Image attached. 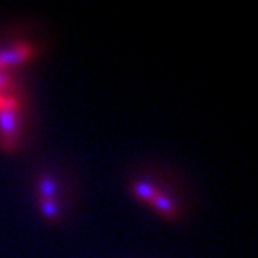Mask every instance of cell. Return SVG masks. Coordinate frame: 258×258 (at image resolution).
<instances>
[{
	"instance_id": "6da1fadb",
	"label": "cell",
	"mask_w": 258,
	"mask_h": 258,
	"mask_svg": "<svg viewBox=\"0 0 258 258\" xmlns=\"http://www.w3.org/2000/svg\"><path fill=\"white\" fill-rule=\"evenodd\" d=\"M0 131L5 137L9 138L16 132V112L9 105L0 108Z\"/></svg>"
},
{
	"instance_id": "7a4b0ae2",
	"label": "cell",
	"mask_w": 258,
	"mask_h": 258,
	"mask_svg": "<svg viewBox=\"0 0 258 258\" xmlns=\"http://www.w3.org/2000/svg\"><path fill=\"white\" fill-rule=\"evenodd\" d=\"M149 204H151L157 211H159L161 214H164L168 218H175L176 215H178L174 201H172L166 194L161 192V191H158L157 195L154 197V200Z\"/></svg>"
},
{
	"instance_id": "3957f363",
	"label": "cell",
	"mask_w": 258,
	"mask_h": 258,
	"mask_svg": "<svg viewBox=\"0 0 258 258\" xmlns=\"http://www.w3.org/2000/svg\"><path fill=\"white\" fill-rule=\"evenodd\" d=\"M30 55H32L30 46H18L15 49H9V50H0V68L20 62Z\"/></svg>"
},
{
	"instance_id": "277c9868",
	"label": "cell",
	"mask_w": 258,
	"mask_h": 258,
	"mask_svg": "<svg viewBox=\"0 0 258 258\" xmlns=\"http://www.w3.org/2000/svg\"><path fill=\"white\" fill-rule=\"evenodd\" d=\"M37 192L40 200H55V195L57 194V182L55 178L49 174L40 176L37 184Z\"/></svg>"
},
{
	"instance_id": "5b68a950",
	"label": "cell",
	"mask_w": 258,
	"mask_h": 258,
	"mask_svg": "<svg viewBox=\"0 0 258 258\" xmlns=\"http://www.w3.org/2000/svg\"><path fill=\"white\" fill-rule=\"evenodd\" d=\"M132 194L141 200V201H147V203H151L154 200V197L157 195L158 188L154 186L151 182L148 181H137L132 184Z\"/></svg>"
},
{
	"instance_id": "8992f818",
	"label": "cell",
	"mask_w": 258,
	"mask_h": 258,
	"mask_svg": "<svg viewBox=\"0 0 258 258\" xmlns=\"http://www.w3.org/2000/svg\"><path fill=\"white\" fill-rule=\"evenodd\" d=\"M40 211L47 220H55L59 214V205L55 200H40Z\"/></svg>"
},
{
	"instance_id": "52a82bcc",
	"label": "cell",
	"mask_w": 258,
	"mask_h": 258,
	"mask_svg": "<svg viewBox=\"0 0 258 258\" xmlns=\"http://www.w3.org/2000/svg\"><path fill=\"white\" fill-rule=\"evenodd\" d=\"M6 82H8V76L0 71V86H3Z\"/></svg>"
}]
</instances>
